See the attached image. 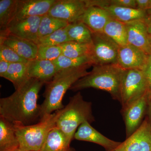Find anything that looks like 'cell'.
Segmentation results:
<instances>
[{"instance_id":"obj_1","label":"cell","mask_w":151,"mask_h":151,"mask_svg":"<svg viewBox=\"0 0 151 151\" xmlns=\"http://www.w3.org/2000/svg\"><path fill=\"white\" fill-rule=\"evenodd\" d=\"M45 83L29 78L8 97L0 99V117L15 125L29 126L40 120L39 94Z\"/></svg>"},{"instance_id":"obj_2","label":"cell","mask_w":151,"mask_h":151,"mask_svg":"<svg viewBox=\"0 0 151 151\" xmlns=\"http://www.w3.org/2000/svg\"><path fill=\"white\" fill-rule=\"evenodd\" d=\"M124 70L118 64L94 65L92 70L76 81L70 90L77 92L94 88L107 92L121 103V87Z\"/></svg>"},{"instance_id":"obj_3","label":"cell","mask_w":151,"mask_h":151,"mask_svg":"<svg viewBox=\"0 0 151 151\" xmlns=\"http://www.w3.org/2000/svg\"><path fill=\"white\" fill-rule=\"evenodd\" d=\"M90 67L58 71L51 81L47 83L44 100L40 105V121L65 107L63 100L67 90L76 81L89 73L87 69Z\"/></svg>"},{"instance_id":"obj_4","label":"cell","mask_w":151,"mask_h":151,"mask_svg":"<svg viewBox=\"0 0 151 151\" xmlns=\"http://www.w3.org/2000/svg\"><path fill=\"white\" fill-rule=\"evenodd\" d=\"M95 121L92 110V103L85 100L80 92L70 97L67 105L56 123L57 127L61 130L71 142L76 132L82 123Z\"/></svg>"},{"instance_id":"obj_5","label":"cell","mask_w":151,"mask_h":151,"mask_svg":"<svg viewBox=\"0 0 151 151\" xmlns=\"http://www.w3.org/2000/svg\"><path fill=\"white\" fill-rule=\"evenodd\" d=\"M63 109L32 125H14L19 148L25 151H40L49 133L56 127Z\"/></svg>"},{"instance_id":"obj_6","label":"cell","mask_w":151,"mask_h":151,"mask_svg":"<svg viewBox=\"0 0 151 151\" xmlns=\"http://www.w3.org/2000/svg\"><path fill=\"white\" fill-rule=\"evenodd\" d=\"M148 85L143 70H124L121 87L122 110L148 94Z\"/></svg>"},{"instance_id":"obj_7","label":"cell","mask_w":151,"mask_h":151,"mask_svg":"<svg viewBox=\"0 0 151 151\" xmlns=\"http://www.w3.org/2000/svg\"><path fill=\"white\" fill-rule=\"evenodd\" d=\"M92 45L95 65L117 64L120 47L108 36L103 32H92Z\"/></svg>"},{"instance_id":"obj_8","label":"cell","mask_w":151,"mask_h":151,"mask_svg":"<svg viewBox=\"0 0 151 151\" xmlns=\"http://www.w3.org/2000/svg\"><path fill=\"white\" fill-rule=\"evenodd\" d=\"M87 8L84 0H56L47 14L72 24L80 21Z\"/></svg>"},{"instance_id":"obj_9","label":"cell","mask_w":151,"mask_h":151,"mask_svg":"<svg viewBox=\"0 0 151 151\" xmlns=\"http://www.w3.org/2000/svg\"><path fill=\"white\" fill-rule=\"evenodd\" d=\"M148 103V94H146L121 111L125 123L126 138L136 132L142 124L147 116Z\"/></svg>"},{"instance_id":"obj_10","label":"cell","mask_w":151,"mask_h":151,"mask_svg":"<svg viewBox=\"0 0 151 151\" xmlns=\"http://www.w3.org/2000/svg\"><path fill=\"white\" fill-rule=\"evenodd\" d=\"M112 151H151V125L147 117L136 132Z\"/></svg>"},{"instance_id":"obj_11","label":"cell","mask_w":151,"mask_h":151,"mask_svg":"<svg viewBox=\"0 0 151 151\" xmlns=\"http://www.w3.org/2000/svg\"><path fill=\"white\" fill-rule=\"evenodd\" d=\"M150 56L139 49L128 44L119 47L117 64L124 70H143Z\"/></svg>"},{"instance_id":"obj_12","label":"cell","mask_w":151,"mask_h":151,"mask_svg":"<svg viewBox=\"0 0 151 151\" xmlns=\"http://www.w3.org/2000/svg\"><path fill=\"white\" fill-rule=\"evenodd\" d=\"M14 50L21 57L28 61L36 59L38 46L33 42L9 33L6 29L1 30L0 44Z\"/></svg>"},{"instance_id":"obj_13","label":"cell","mask_w":151,"mask_h":151,"mask_svg":"<svg viewBox=\"0 0 151 151\" xmlns=\"http://www.w3.org/2000/svg\"><path fill=\"white\" fill-rule=\"evenodd\" d=\"M55 1L56 0H18L16 14L11 23L30 17L43 16L48 13Z\"/></svg>"},{"instance_id":"obj_14","label":"cell","mask_w":151,"mask_h":151,"mask_svg":"<svg viewBox=\"0 0 151 151\" xmlns=\"http://www.w3.org/2000/svg\"><path fill=\"white\" fill-rule=\"evenodd\" d=\"M74 139L97 144L105 149V151H112L117 148L121 142L113 140L101 134L87 122L79 126L76 132Z\"/></svg>"},{"instance_id":"obj_15","label":"cell","mask_w":151,"mask_h":151,"mask_svg":"<svg viewBox=\"0 0 151 151\" xmlns=\"http://www.w3.org/2000/svg\"><path fill=\"white\" fill-rule=\"evenodd\" d=\"M41 17H30L14 22L11 23L6 30L10 34L35 43L38 39V33Z\"/></svg>"},{"instance_id":"obj_16","label":"cell","mask_w":151,"mask_h":151,"mask_svg":"<svg viewBox=\"0 0 151 151\" xmlns=\"http://www.w3.org/2000/svg\"><path fill=\"white\" fill-rule=\"evenodd\" d=\"M144 20L136 21L125 24L128 44L139 49L146 54L151 55L149 35Z\"/></svg>"},{"instance_id":"obj_17","label":"cell","mask_w":151,"mask_h":151,"mask_svg":"<svg viewBox=\"0 0 151 151\" xmlns=\"http://www.w3.org/2000/svg\"><path fill=\"white\" fill-rule=\"evenodd\" d=\"M58 72L52 61L35 59L28 62V74L29 78H35L48 83Z\"/></svg>"},{"instance_id":"obj_18","label":"cell","mask_w":151,"mask_h":151,"mask_svg":"<svg viewBox=\"0 0 151 151\" xmlns=\"http://www.w3.org/2000/svg\"><path fill=\"white\" fill-rule=\"evenodd\" d=\"M112 19L107 11L96 6L88 7L80 21L93 32L103 33L105 25Z\"/></svg>"},{"instance_id":"obj_19","label":"cell","mask_w":151,"mask_h":151,"mask_svg":"<svg viewBox=\"0 0 151 151\" xmlns=\"http://www.w3.org/2000/svg\"><path fill=\"white\" fill-rule=\"evenodd\" d=\"M108 12L112 19L124 24L144 20L147 16V11L137 9L108 6L102 8Z\"/></svg>"},{"instance_id":"obj_20","label":"cell","mask_w":151,"mask_h":151,"mask_svg":"<svg viewBox=\"0 0 151 151\" xmlns=\"http://www.w3.org/2000/svg\"><path fill=\"white\" fill-rule=\"evenodd\" d=\"M19 148L14 125L0 117V151Z\"/></svg>"},{"instance_id":"obj_21","label":"cell","mask_w":151,"mask_h":151,"mask_svg":"<svg viewBox=\"0 0 151 151\" xmlns=\"http://www.w3.org/2000/svg\"><path fill=\"white\" fill-rule=\"evenodd\" d=\"M70 143L63 132L55 127L49 133L40 151H68Z\"/></svg>"},{"instance_id":"obj_22","label":"cell","mask_w":151,"mask_h":151,"mask_svg":"<svg viewBox=\"0 0 151 151\" xmlns=\"http://www.w3.org/2000/svg\"><path fill=\"white\" fill-rule=\"evenodd\" d=\"M103 33L111 39L119 47L128 44L126 24L111 19L105 25Z\"/></svg>"},{"instance_id":"obj_23","label":"cell","mask_w":151,"mask_h":151,"mask_svg":"<svg viewBox=\"0 0 151 151\" xmlns=\"http://www.w3.org/2000/svg\"><path fill=\"white\" fill-rule=\"evenodd\" d=\"M28 62L11 63L3 77L13 84L15 90L19 89L29 79L28 74Z\"/></svg>"},{"instance_id":"obj_24","label":"cell","mask_w":151,"mask_h":151,"mask_svg":"<svg viewBox=\"0 0 151 151\" xmlns=\"http://www.w3.org/2000/svg\"><path fill=\"white\" fill-rule=\"evenodd\" d=\"M52 62L56 66L58 72L61 70L75 69L85 66L91 67L95 64L92 56H86L78 58H70L63 55Z\"/></svg>"},{"instance_id":"obj_25","label":"cell","mask_w":151,"mask_h":151,"mask_svg":"<svg viewBox=\"0 0 151 151\" xmlns=\"http://www.w3.org/2000/svg\"><path fill=\"white\" fill-rule=\"evenodd\" d=\"M67 33L72 41L81 43H92V31L81 21L69 24L68 26Z\"/></svg>"},{"instance_id":"obj_26","label":"cell","mask_w":151,"mask_h":151,"mask_svg":"<svg viewBox=\"0 0 151 151\" xmlns=\"http://www.w3.org/2000/svg\"><path fill=\"white\" fill-rule=\"evenodd\" d=\"M60 46L62 49L63 55L67 57L78 58L83 56L92 57V44L81 43L71 41Z\"/></svg>"},{"instance_id":"obj_27","label":"cell","mask_w":151,"mask_h":151,"mask_svg":"<svg viewBox=\"0 0 151 151\" xmlns=\"http://www.w3.org/2000/svg\"><path fill=\"white\" fill-rule=\"evenodd\" d=\"M67 22L50 16L48 14L42 17L39 27L38 39L51 34L58 30L66 27Z\"/></svg>"},{"instance_id":"obj_28","label":"cell","mask_w":151,"mask_h":151,"mask_svg":"<svg viewBox=\"0 0 151 151\" xmlns=\"http://www.w3.org/2000/svg\"><path fill=\"white\" fill-rule=\"evenodd\" d=\"M18 0L0 1V28L6 29L13 20L17 8Z\"/></svg>"},{"instance_id":"obj_29","label":"cell","mask_w":151,"mask_h":151,"mask_svg":"<svg viewBox=\"0 0 151 151\" xmlns=\"http://www.w3.org/2000/svg\"><path fill=\"white\" fill-rule=\"evenodd\" d=\"M68 26L47 36L38 39L35 43L38 46H59L67 42L71 41L67 33Z\"/></svg>"},{"instance_id":"obj_30","label":"cell","mask_w":151,"mask_h":151,"mask_svg":"<svg viewBox=\"0 0 151 151\" xmlns=\"http://www.w3.org/2000/svg\"><path fill=\"white\" fill-rule=\"evenodd\" d=\"M62 55V49L59 46H39L36 59L53 61Z\"/></svg>"},{"instance_id":"obj_31","label":"cell","mask_w":151,"mask_h":151,"mask_svg":"<svg viewBox=\"0 0 151 151\" xmlns=\"http://www.w3.org/2000/svg\"><path fill=\"white\" fill-rule=\"evenodd\" d=\"M0 60H4L10 63L28 62L27 60L23 58L14 50L3 44H0Z\"/></svg>"},{"instance_id":"obj_32","label":"cell","mask_w":151,"mask_h":151,"mask_svg":"<svg viewBox=\"0 0 151 151\" xmlns=\"http://www.w3.org/2000/svg\"><path fill=\"white\" fill-rule=\"evenodd\" d=\"M108 6L137 9L136 0H102L100 8Z\"/></svg>"},{"instance_id":"obj_33","label":"cell","mask_w":151,"mask_h":151,"mask_svg":"<svg viewBox=\"0 0 151 151\" xmlns=\"http://www.w3.org/2000/svg\"><path fill=\"white\" fill-rule=\"evenodd\" d=\"M143 70L145 75L148 85V97L149 99L151 98V55L149 56L147 65Z\"/></svg>"},{"instance_id":"obj_34","label":"cell","mask_w":151,"mask_h":151,"mask_svg":"<svg viewBox=\"0 0 151 151\" xmlns=\"http://www.w3.org/2000/svg\"><path fill=\"white\" fill-rule=\"evenodd\" d=\"M137 9L147 11L150 8L151 0H136Z\"/></svg>"},{"instance_id":"obj_35","label":"cell","mask_w":151,"mask_h":151,"mask_svg":"<svg viewBox=\"0 0 151 151\" xmlns=\"http://www.w3.org/2000/svg\"><path fill=\"white\" fill-rule=\"evenodd\" d=\"M11 63L4 60H0V76L3 77L6 73Z\"/></svg>"},{"instance_id":"obj_36","label":"cell","mask_w":151,"mask_h":151,"mask_svg":"<svg viewBox=\"0 0 151 151\" xmlns=\"http://www.w3.org/2000/svg\"><path fill=\"white\" fill-rule=\"evenodd\" d=\"M145 24L149 35H151V14H148L147 16L144 19Z\"/></svg>"},{"instance_id":"obj_37","label":"cell","mask_w":151,"mask_h":151,"mask_svg":"<svg viewBox=\"0 0 151 151\" xmlns=\"http://www.w3.org/2000/svg\"><path fill=\"white\" fill-rule=\"evenodd\" d=\"M150 124L151 125V98L149 99L147 111V116Z\"/></svg>"},{"instance_id":"obj_38","label":"cell","mask_w":151,"mask_h":151,"mask_svg":"<svg viewBox=\"0 0 151 151\" xmlns=\"http://www.w3.org/2000/svg\"><path fill=\"white\" fill-rule=\"evenodd\" d=\"M5 151H25L24 150H20L19 148H16L13 149V150H7Z\"/></svg>"},{"instance_id":"obj_39","label":"cell","mask_w":151,"mask_h":151,"mask_svg":"<svg viewBox=\"0 0 151 151\" xmlns=\"http://www.w3.org/2000/svg\"><path fill=\"white\" fill-rule=\"evenodd\" d=\"M147 12L148 14H151V4H150V8L147 11Z\"/></svg>"},{"instance_id":"obj_40","label":"cell","mask_w":151,"mask_h":151,"mask_svg":"<svg viewBox=\"0 0 151 151\" xmlns=\"http://www.w3.org/2000/svg\"><path fill=\"white\" fill-rule=\"evenodd\" d=\"M149 42H150V46L151 49V35H149Z\"/></svg>"},{"instance_id":"obj_41","label":"cell","mask_w":151,"mask_h":151,"mask_svg":"<svg viewBox=\"0 0 151 151\" xmlns=\"http://www.w3.org/2000/svg\"><path fill=\"white\" fill-rule=\"evenodd\" d=\"M68 151H76V150L75 149L73 148L70 147V149H69V150Z\"/></svg>"}]
</instances>
